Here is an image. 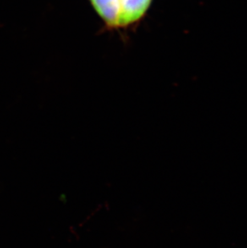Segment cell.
<instances>
[{
	"label": "cell",
	"instance_id": "obj_1",
	"mask_svg": "<svg viewBox=\"0 0 247 248\" xmlns=\"http://www.w3.org/2000/svg\"><path fill=\"white\" fill-rule=\"evenodd\" d=\"M90 4L108 30L122 29V7L120 0H89Z\"/></svg>",
	"mask_w": 247,
	"mask_h": 248
},
{
	"label": "cell",
	"instance_id": "obj_2",
	"mask_svg": "<svg viewBox=\"0 0 247 248\" xmlns=\"http://www.w3.org/2000/svg\"><path fill=\"white\" fill-rule=\"evenodd\" d=\"M153 0H120L122 7V29L136 26L145 18Z\"/></svg>",
	"mask_w": 247,
	"mask_h": 248
}]
</instances>
